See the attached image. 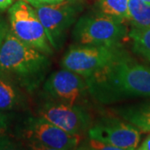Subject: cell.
<instances>
[{
	"label": "cell",
	"mask_w": 150,
	"mask_h": 150,
	"mask_svg": "<svg viewBox=\"0 0 150 150\" xmlns=\"http://www.w3.org/2000/svg\"><path fill=\"white\" fill-rule=\"evenodd\" d=\"M89 95L108 104L126 97H150V68L126 54L85 78Z\"/></svg>",
	"instance_id": "1"
},
{
	"label": "cell",
	"mask_w": 150,
	"mask_h": 150,
	"mask_svg": "<svg viewBox=\"0 0 150 150\" xmlns=\"http://www.w3.org/2000/svg\"><path fill=\"white\" fill-rule=\"evenodd\" d=\"M49 65L48 55L22 41L9 28L0 47V74L32 92L43 81Z\"/></svg>",
	"instance_id": "2"
},
{
	"label": "cell",
	"mask_w": 150,
	"mask_h": 150,
	"mask_svg": "<svg viewBox=\"0 0 150 150\" xmlns=\"http://www.w3.org/2000/svg\"><path fill=\"white\" fill-rule=\"evenodd\" d=\"M126 35L123 22L97 11L80 17L73 30L75 42L85 45H121Z\"/></svg>",
	"instance_id": "3"
},
{
	"label": "cell",
	"mask_w": 150,
	"mask_h": 150,
	"mask_svg": "<svg viewBox=\"0 0 150 150\" xmlns=\"http://www.w3.org/2000/svg\"><path fill=\"white\" fill-rule=\"evenodd\" d=\"M43 24L52 48L59 50L67 32L83 11L81 0H64L57 4L33 6Z\"/></svg>",
	"instance_id": "4"
},
{
	"label": "cell",
	"mask_w": 150,
	"mask_h": 150,
	"mask_svg": "<svg viewBox=\"0 0 150 150\" xmlns=\"http://www.w3.org/2000/svg\"><path fill=\"white\" fill-rule=\"evenodd\" d=\"M123 54L121 45L79 44L72 46L65 53L61 67L88 78Z\"/></svg>",
	"instance_id": "5"
},
{
	"label": "cell",
	"mask_w": 150,
	"mask_h": 150,
	"mask_svg": "<svg viewBox=\"0 0 150 150\" xmlns=\"http://www.w3.org/2000/svg\"><path fill=\"white\" fill-rule=\"evenodd\" d=\"M8 18L12 33L22 41L47 55L54 48L48 41L45 29L34 8L24 0H18L10 6Z\"/></svg>",
	"instance_id": "6"
},
{
	"label": "cell",
	"mask_w": 150,
	"mask_h": 150,
	"mask_svg": "<svg viewBox=\"0 0 150 150\" xmlns=\"http://www.w3.org/2000/svg\"><path fill=\"white\" fill-rule=\"evenodd\" d=\"M22 133L28 145L34 149H74L81 142L80 135L69 134L38 115L26 119Z\"/></svg>",
	"instance_id": "7"
},
{
	"label": "cell",
	"mask_w": 150,
	"mask_h": 150,
	"mask_svg": "<svg viewBox=\"0 0 150 150\" xmlns=\"http://www.w3.org/2000/svg\"><path fill=\"white\" fill-rule=\"evenodd\" d=\"M37 115L71 134L81 135L93 124L91 114L84 106L57 102L48 98L38 105Z\"/></svg>",
	"instance_id": "8"
},
{
	"label": "cell",
	"mask_w": 150,
	"mask_h": 150,
	"mask_svg": "<svg viewBox=\"0 0 150 150\" xmlns=\"http://www.w3.org/2000/svg\"><path fill=\"white\" fill-rule=\"evenodd\" d=\"M43 90L48 98L72 105L83 106L89 95L85 78L66 69L50 75L43 84Z\"/></svg>",
	"instance_id": "9"
},
{
	"label": "cell",
	"mask_w": 150,
	"mask_h": 150,
	"mask_svg": "<svg viewBox=\"0 0 150 150\" xmlns=\"http://www.w3.org/2000/svg\"><path fill=\"white\" fill-rule=\"evenodd\" d=\"M88 138L116 147L118 150L138 149L140 132L135 126L118 118H100L88 130Z\"/></svg>",
	"instance_id": "10"
},
{
	"label": "cell",
	"mask_w": 150,
	"mask_h": 150,
	"mask_svg": "<svg viewBox=\"0 0 150 150\" xmlns=\"http://www.w3.org/2000/svg\"><path fill=\"white\" fill-rule=\"evenodd\" d=\"M17 82L0 74V110H11L23 106L25 96Z\"/></svg>",
	"instance_id": "11"
},
{
	"label": "cell",
	"mask_w": 150,
	"mask_h": 150,
	"mask_svg": "<svg viewBox=\"0 0 150 150\" xmlns=\"http://www.w3.org/2000/svg\"><path fill=\"white\" fill-rule=\"evenodd\" d=\"M115 112L140 133H150V102L118 108Z\"/></svg>",
	"instance_id": "12"
},
{
	"label": "cell",
	"mask_w": 150,
	"mask_h": 150,
	"mask_svg": "<svg viewBox=\"0 0 150 150\" xmlns=\"http://www.w3.org/2000/svg\"><path fill=\"white\" fill-rule=\"evenodd\" d=\"M97 12L123 22L129 19V0H98Z\"/></svg>",
	"instance_id": "13"
},
{
	"label": "cell",
	"mask_w": 150,
	"mask_h": 150,
	"mask_svg": "<svg viewBox=\"0 0 150 150\" xmlns=\"http://www.w3.org/2000/svg\"><path fill=\"white\" fill-rule=\"evenodd\" d=\"M129 14L133 27L150 28V4L143 0H129Z\"/></svg>",
	"instance_id": "14"
},
{
	"label": "cell",
	"mask_w": 150,
	"mask_h": 150,
	"mask_svg": "<svg viewBox=\"0 0 150 150\" xmlns=\"http://www.w3.org/2000/svg\"><path fill=\"white\" fill-rule=\"evenodd\" d=\"M133 40V49L150 62V28L133 27L129 33Z\"/></svg>",
	"instance_id": "15"
},
{
	"label": "cell",
	"mask_w": 150,
	"mask_h": 150,
	"mask_svg": "<svg viewBox=\"0 0 150 150\" xmlns=\"http://www.w3.org/2000/svg\"><path fill=\"white\" fill-rule=\"evenodd\" d=\"M80 149L94 150H118L116 147L107 144L98 140L93 139L90 138L86 141L85 144H83V148H80Z\"/></svg>",
	"instance_id": "16"
},
{
	"label": "cell",
	"mask_w": 150,
	"mask_h": 150,
	"mask_svg": "<svg viewBox=\"0 0 150 150\" xmlns=\"http://www.w3.org/2000/svg\"><path fill=\"white\" fill-rule=\"evenodd\" d=\"M8 116L0 110V144L2 146L4 145L2 139H3V134H4V132L8 128Z\"/></svg>",
	"instance_id": "17"
},
{
	"label": "cell",
	"mask_w": 150,
	"mask_h": 150,
	"mask_svg": "<svg viewBox=\"0 0 150 150\" xmlns=\"http://www.w3.org/2000/svg\"><path fill=\"white\" fill-rule=\"evenodd\" d=\"M9 28H10L8 27L7 22L2 17H0V47L4 42L6 35H7V33L8 32Z\"/></svg>",
	"instance_id": "18"
},
{
	"label": "cell",
	"mask_w": 150,
	"mask_h": 150,
	"mask_svg": "<svg viewBox=\"0 0 150 150\" xmlns=\"http://www.w3.org/2000/svg\"><path fill=\"white\" fill-rule=\"evenodd\" d=\"M32 6L40 5V4H52L62 2L64 0H24Z\"/></svg>",
	"instance_id": "19"
},
{
	"label": "cell",
	"mask_w": 150,
	"mask_h": 150,
	"mask_svg": "<svg viewBox=\"0 0 150 150\" xmlns=\"http://www.w3.org/2000/svg\"><path fill=\"white\" fill-rule=\"evenodd\" d=\"M139 150H150V134L144 140L142 144L138 147Z\"/></svg>",
	"instance_id": "20"
},
{
	"label": "cell",
	"mask_w": 150,
	"mask_h": 150,
	"mask_svg": "<svg viewBox=\"0 0 150 150\" xmlns=\"http://www.w3.org/2000/svg\"><path fill=\"white\" fill-rule=\"evenodd\" d=\"M13 0H0V12L5 10L8 7H10Z\"/></svg>",
	"instance_id": "21"
},
{
	"label": "cell",
	"mask_w": 150,
	"mask_h": 150,
	"mask_svg": "<svg viewBox=\"0 0 150 150\" xmlns=\"http://www.w3.org/2000/svg\"><path fill=\"white\" fill-rule=\"evenodd\" d=\"M144 2H145V3H147V4H150V0H143Z\"/></svg>",
	"instance_id": "22"
}]
</instances>
